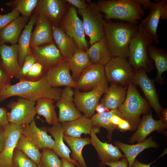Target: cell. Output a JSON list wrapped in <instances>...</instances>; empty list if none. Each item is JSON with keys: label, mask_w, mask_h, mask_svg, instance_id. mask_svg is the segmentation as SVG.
Wrapping results in <instances>:
<instances>
[{"label": "cell", "mask_w": 167, "mask_h": 167, "mask_svg": "<svg viewBox=\"0 0 167 167\" xmlns=\"http://www.w3.org/2000/svg\"><path fill=\"white\" fill-rule=\"evenodd\" d=\"M114 143L124 153L128 162V167H132V165L137 156L144 150L150 148H156L157 145L151 137L137 143L130 145L116 141Z\"/></svg>", "instance_id": "30"}, {"label": "cell", "mask_w": 167, "mask_h": 167, "mask_svg": "<svg viewBox=\"0 0 167 167\" xmlns=\"http://www.w3.org/2000/svg\"><path fill=\"white\" fill-rule=\"evenodd\" d=\"M86 52L92 64L105 66L113 57L108 49L105 35L91 45Z\"/></svg>", "instance_id": "29"}, {"label": "cell", "mask_w": 167, "mask_h": 167, "mask_svg": "<svg viewBox=\"0 0 167 167\" xmlns=\"http://www.w3.org/2000/svg\"><path fill=\"white\" fill-rule=\"evenodd\" d=\"M141 5L142 8L145 9L150 8L152 6L153 2L149 0H137Z\"/></svg>", "instance_id": "50"}, {"label": "cell", "mask_w": 167, "mask_h": 167, "mask_svg": "<svg viewBox=\"0 0 167 167\" xmlns=\"http://www.w3.org/2000/svg\"><path fill=\"white\" fill-rule=\"evenodd\" d=\"M118 128L123 131L127 130L131 131L133 130L131 123L126 120L122 119L118 126Z\"/></svg>", "instance_id": "48"}, {"label": "cell", "mask_w": 167, "mask_h": 167, "mask_svg": "<svg viewBox=\"0 0 167 167\" xmlns=\"http://www.w3.org/2000/svg\"><path fill=\"white\" fill-rule=\"evenodd\" d=\"M67 60L71 76L75 82L83 70L92 64L86 52L80 49L76 51Z\"/></svg>", "instance_id": "32"}, {"label": "cell", "mask_w": 167, "mask_h": 167, "mask_svg": "<svg viewBox=\"0 0 167 167\" xmlns=\"http://www.w3.org/2000/svg\"><path fill=\"white\" fill-rule=\"evenodd\" d=\"M138 29L136 24L127 22L105 21V35L108 49L113 57H128L129 45Z\"/></svg>", "instance_id": "2"}, {"label": "cell", "mask_w": 167, "mask_h": 167, "mask_svg": "<svg viewBox=\"0 0 167 167\" xmlns=\"http://www.w3.org/2000/svg\"><path fill=\"white\" fill-rule=\"evenodd\" d=\"M46 127H38L35 120L23 126L22 134L32 142L39 149L48 148L52 149L54 141L47 134Z\"/></svg>", "instance_id": "20"}, {"label": "cell", "mask_w": 167, "mask_h": 167, "mask_svg": "<svg viewBox=\"0 0 167 167\" xmlns=\"http://www.w3.org/2000/svg\"><path fill=\"white\" fill-rule=\"evenodd\" d=\"M61 160L62 167H77L74 164L64 158H61Z\"/></svg>", "instance_id": "54"}, {"label": "cell", "mask_w": 167, "mask_h": 167, "mask_svg": "<svg viewBox=\"0 0 167 167\" xmlns=\"http://www.w3.org/2000/svg\"><path fill=\"white\" fill-rule=\"evenodd\" d=\"M166 128L167 125L161 119L158 120L154 119L151 113L144 115L139 124L137 131L130 138L129 142L132 143L135 142L137 143L141 142L146 139L147 136L152 132Z\"/></svg>", "instance_id": "23"}, {"label": "cell", "mask_w": 167, "mask_h": 167, "mask_svg": "<svg viewBox=\"0 0 167 167\" xmlns=\"http://www.w3.org/2000/svg\"><path fill=\"white\" fill-rule=\"evenodd\" d=\"M149 56L154 62L157 71L156 79L160 80L162 74L167 71V56L165 51L152 45L147 47Z\"/></svg>", "instance_id": "36"}, {"label": "cell", "mask_w": 167, "mask_h": 167, "mask_svg": "<svg viewBox=\"0 0 167 167\" xmlns=\"http://www.w3.org/2000/svg\"><path fill=\"white\" fill-rule=\"evenodd\" d=\"M13 167H37V165L21 151L15 148L13 155Z\"/></svg>", "instance_id": "40"}, {"label": "cell", "mask_w": 167, "mask_h": 167, "mask_svg": "<svg viewBox=\"0 0 167 167\" xmlns=\"http://www.w3.org/2000/svg\"><path fill=\"white\" fill-rule=\"evenodd\" d=\"M62 90L51 87L45 75L35 81L22 79L15 84H8L3 88L0 92V102L15 96L34 102L41 97L49 98L57 101L60 99Z\"/></svg>", "instance_id": "1"}, {"label": "cell", "mask_w": 167, "mask_h": 167, "mask_svg": "<svg viewBox=\"0 0 167 167\" xmlns=\"http://www.w3.org/2000/svg\"><path fill=\"white\" fill-rule=\"evenodd\" d=\"M46 72L43 66L36 62L30 71L27 74L24 79L31 81H36L44 75Z\"/></svg>", "instance_id": "41"}, {"label": "cell", "mask_w": 167, "mask_h": 167, "mask_svg": "<svg viewBox=\"0 0 167 167\" xmlns=\"http://www.w3.org/2000/svg\"><path fill=\"white\" fill-rule=\"evenodd\" d=\"M128 85L125 100L118 109L123 119L128 121L134 129L138 125L140 115L148 112L149 105L131 82Z\"/></svg>", "instance_id": "4"}, {"label": "cell", "mask_w": 167, "mask_h": 167, "mask_svg": "<svg viewBox=\"0 0 167 167\" xmlns=\"http://www.w3.org/2000/svg\"><path fill=\"white\" fill-rule=\"evenodd\" d=\"M0 56L2 65L7 74L11 78L15 77L19 79V72L21 67L18 59V45H0Z\"/></svg>", "instance_id": "19"}, {"label": "cell", "mask_w": 167, "mask_h": 167, "mask_svg": "<svg viewBox=\"0 0 167 167\" xmlns=\"http://www.w3.org/2000/svg\"><path fill=\"white\" fill-rule=\"evenodd\" d=\"M161 113L162 117L161 119L163 122L167 125V108H162Z\"/></svg>", "instance_id": "56"}, {"label": "cell", "mask_w": 167, "mask_h": 167, "mask_svg": "<svg viewBox=\"0 0 167 167\" xmlns=\"http://www.w3.org/2000/svg\"><path fill=\"white\" fill-rule=\"evenodd\" d=\"M35 102L19 97L16 101H11L7 105L11 109L8 113L9 123L24 126L34 119L36 114Z\"/></svg>", "instance_id": "10"}, {"label": "cell", "mask_w": 167, "mask_h": 167, "mask_svg": "<svg viewBox=\"0 0 167 167\" xmlns=\"http://www.w3.org/2000/svg\"><path fill=\"white\" fill-rule=\"evenodd\" d=\"M61 28L74 39L79 49L85 51L87 50L88 43L85 39L83 22L78 16L75 7L71 6L67 10L62 20Z\"/></svg>", "instance_id": "9"}, {"label": "cell", "mask_w": 167, "mask_h": 167, "mask_svg": "<svg viewBox=\"0 0 167 167\" xmlns=\"http://www.w3.org/2000/svg\"><path fill=\"white\" fill-rule=\"evenodd\" d=\"M48 130L54 139V143L52 149L59 156L64 158L74 164L77 167H81L78 163L70 156L71 152L63 142V130L61 123L58 121L48 128Z\"/></svg>", "instance_id": "26"}, {"label": "cell", "mask_w": 167, "mask_h": 167, "mask_svg": "<svg viewBox=\"0 0 167 167\" xmlns=\"http://www.w3.org/2000/svg\"><path fill=\"white\" fill-rule=\"evenodd\" d=\"M95 111H96L97 113H99L109 112L110 111L109 109L101 103L98 104L97 105L96 107Z\"/></svg>", "instance_id": "52"}, {"label": "cell", "mask_w": 167, "mask_h": 167, "mask_svg": "<svg viewBox=\"0 0 167 167\" xmlns=\"http://www.w3.org/2000/svg\"><path fill=\"white\" fill-rule=\"evenodd\" d=\"M107 21L117 19L136 24L144 12L137 0H101L95 3Z\"/></svg>", "instance_id": "3"}, {"label": "cell", "mask_w": 167, "mask_h": 167, "mask_svg": "<svg viewBox=\"0 0 167 167\" xmlns=\"http://www.w3.org/2000/svg\"><path fill=\"white\" fill-rule=\"evenodd\" d=\"M16 148L21 151L37 165L40 163L41 152L40 149L22 133L18 140Z\"/></svg>", "instance_id": "37"}, {"label": "cell", "mask_w": 167, "mask_h": 167, "mask_svg": "<svg viewBox=\"0 0 167 167\" xmlns=\"http://www.w3.org/2000/svg\"><path fill=\"white\" fill-rule=\"evenodd\" d=\"M67 3L72 6L76 7L78 10H81L85 9L88 4L86 3L84 0H65Z\"/></svg>", "instance_id": "46"}, {"label": "cell", "mask_w": 167, "mask_h": 167, "mask_svg": "<svg viewBox=\"0 0 167 167\" xmlns=\"http://www.w3.org/2000/svg\"><path fill=\"white\" fill-rule=\"evenodd\" d=\"M36 62V59L32 54L26 57L19 72V80L25 79L26 75L31 70Z\"/></svg>", "instance_id": "42"}, {"label": "cell", "mask_w": 167, "mask_h": 167, "mask_svg": "<svg viewBox=\"0 0 167 167\" xmlns=\"http://www.w3.org/2000/svg\"><path fill=\"white\" fill-rule=\"evenodd\" d=\"M163 3V0L153 3L149 8V15L139 24L145 34L157 44L159 42L157 29L161 18Z\"/></svg>", "instance_id": "22"}, {"label": "cell", "mask_w": 167, "mask_h": 167, "mask_svg": "<svg viewBox=\"0 0 167 167\" xmlns=\"http://www.w3.org/2000/svg\"><path fill=\"white\" fill-rule=\"evenodd\" d=\"M105 91L101 88H97L87 92L74 91V101L77 109L84 115L90 118L94 114L96 108L101 97Z\"/></svg>", "instance_id": "11"}, {"label": "cell", "mask_w": 167, "mask_h": 167, "mask_svg": "<svg viewBox=\"0 0 167 167\" xmlns=\"http://www.w3.org/2000/svg\"><path fill=\"white\" fill-rule=\"evenodd\" d=\"M108 82L122 86H127L131 82L135 74L133 67L126 58L113 57L104 66Z\"/></svg>", "instance_id": "8"}, {"label": "cell", "mask_w": 167, "mask_h": 167, "mask_svg": "<svg viewBox=\"0 0 167 167\" xmlns=\"http://www.w3.org/2000/svg\"><path fill=\"white\" fill-rule=\"evenodd\" d=\"M61 124L64 135L75 137H81L82 134L90 135L94 126L91 119L84 115Z\"/></svg>", "instance_id": "27"}, {"label": "cell", "mask_w": 167, "mask_h": 167, "mask_svg": "<svg viewBox=\"0 0 167 167\" xmlns=\"http://www.w3.org/2000/svg\"><path fill=\"white\" fill-rule=\"evenodd\" d=\"M38 13H36L31 16L19 38L18 59L21 67L23 65L26 57L32 54L30 46L32 32L38 18Z\"/></svg>", "instance_id": "28"}, {"label": "cell", "mask_w": 167, "mask_h": 167, "mask_svg": "<svg viewBox=\"0 0 167 167\" xmlns=\"http://www.w3.org/2000/svg\"><path fill=\"white\" fill-rule=\"evenodd\" d=\"M55 101L48 97H41L36 101L35 106L36 114L42 116L45 121L50 125H54L58 122V118L55 110Z\"/></svg>", "instance_id": "34"}, {"label": "cell", "mask_w": 167, "mask_h": 167, "mask_svg": "<svg viewBox=\"0 0 167 167\" xmlns=\"http://www.w3.org/2000/svg\"><path fill=\"white\" fill-rule=\"evenodd\" d=\"M70 71L68 60L64 59L50 68L45 76L48 83L53 87L65 86L75 89V82Z\"/></svg>", "instance_id": "16"}, {"label": "cell", "mask_w": 167, "mask_h": 167, "mask_svg": "<svg viewBox=\"0 0 167 167\" xmlns=\"http://www.w3.org/2000/svg\"><path fill=\"white\" fill-rule=\"evenodd\" d=\"M38 1V0H17L8 2L6 5L19 11L22 15L29 17Z\"/></svg>", "instance_id": "38"}, {"label": "cell", "mask_w": 167, "mask_h": 167, "mask_svg": "<svg viewBox=\"0 0 167 167\" xmlns=\"http://www.w3.org/2000/svg\"><path fill=\"white\" fill-rule=\"evenodd\" d=\"M36 26L32 33L30 46L32 48L47 43H54L52 26L44 15L38 13Z\"/></svg>", "instance_id": "21"}, {"label": "cell", "mask_w": 167, "mask_h": 167, "mask_svg": "<svg viewBox=\"0 0 167 167\" xmlns=\"http://www.w3.org/2000/svg\"><path fill=\"white\" fill-rule=\"evenodd\" d=\"M131 82L139 86L150 105L160 116L162 108L159 103L154 81L148 77L146 71L142 68L137 70L135 73Z\"/></svg>", "instance_id": "15"}, {"label": "cell", "mask_w": 167, "mask_h": 167, "mask_svg": "<svg viewBox=\"0 0 167 167\" xmlns=\"http://www.w3.org/2000/svg\"></svg>", "instance_id": "60"}, {"label": "cell", "mask_w": 167, "mask_h": 167, "mask_svg": "<svg viewBox=\"0 0 167 167\" xmlns=\"http://www.w3.org/2000/svg\"><path fill=\"white\" fill-rule=\"evenodd\" d=\"M67 3L65 0H39L38 13L45 16L52 26H57L66 12Z\"/></svg>", "instance_id": "18"}, {"label": "cell", "mask_w": 167, "mask_h": 167, "mask_svg": "<svg viewBox=\"0 0 167 167\" xmlns=\"http://www.w3.org/2000/svg\"><path fill=\"white\" fill-rule=\"evenodd\" d=\"M104 66L92 64L85 69L75 82V89L87 92L101 88L106 92L109 88Z\"/></svg>", "instance_id": "7"}, {"label": "cell", "mask_w": 167, "mask_h": 167, "mask_svg": "<svg viewBox=\"0 0 167 167\" xmlns=\"http://www.w3.org/2000/svg\"><path fill=\"white\" fill-rule=\"evenodd\" d=\"M114 115H117L123 119L122 113L118 109H111L109 112L94 114L90 118L94 126L102 127L107 130V137L109 141L111 139L113 131L118 128L117 126L113 124L110 122V119Z\"/></svg>", "instance_id": "35"}, {"label": "cell", "mask_w": 167, "mask_h": 167, "mask_svg": "<svg viewBox=\"0 0 167 167\" xmlns=\"http://www.w3.org/2000/svg\"><path fill=\"white\" fill-rule=\"evenodd\" d=\"M23 126L9 123L3 128L5 143L3 149L0 153V161L2 167H13L14 152L22 133Z\"/></svg>", "instance_id": "12"}, {"label": "cell", "mask_w": 167, "mask_h": 167, "mask_svg": "<svg viewBox=\"0 0 167 167\" xmlns=\"http://www.w3.org/2000/svg\"><path fill=\"white\" fill-rule=\"evenodd\" d=\"M37 167H44L40 163L38 164L37 165Z\"/></svg>", "instance_id": "57"}, {"label": "cell", "mask_w": 167, "mask_h": 167, "mask_svg": "<svg viewBox=\"0 0 167 167\" xmlns=\"http://www.w3.org/2000/svg\"><path fill=\"white\" fill-rule=\"evenodd\" d=\"M105 165L110 167H128V162L126 158L125 157L117 161L106 163Z\"/></svg>", "instance_id": "47"}, {"label": "cell", "mask_w": 167, "mask_h": 167, "mask_svg": "<svg viewBox=\"0 0 167 167\" xmlns=\"http://www.w3.org/2000/svg\"><path fill=\"white\" fill-rule=\"evenodd\" d=\"M12 78L6 73L0 62V92L6 84H10Z\"/></svg>", "instance_id": "44"}, {"label": "cell", "mask_w": 167, "mask_h": 167, "mask_svg": "<svg viewBox=\"0 0 167 167\" xmlns=\"http://www.w3.org/2000/svg\"><path fill=\"white\" fill-rule=\"evenodd\" d=\"M29 19V17L19 16L3 28L0 31V45L6 42L16 44Z\"/></svg>", "instance_id": "25"}, {"label": "cell", "mask_w": 167, "mask_h": 167, "mask_svg": "<svg viewBox=\"0 0 167 167\" xmlns=\"http://www.w3.org/2000/svg\"><path fill=\"white\" fill-rule=\"evenodd\" d=\"M20 12L18 10L13 9L7 14L0 15V31L12 21L19 16Z\"/></svg>", "instance_id": "43"}, {"label": "cell", "mask_w": 167, "mask_h": 167, "mask_svg": "<svg viewBox=\"0 0 167 167\" xmlns=\"http://www.w3.org/2000/svg\"><path fill=\"white\" fill-rule=\"evenodd\" d=\"M152 163L148 164L143 163L137 160H135L133 162L132 167H150V165Z\"/></svg>", "instance_id": "55"}, {"label": "cell", "mask_w": 167, "mask_h": 167, "mask_svg": "<svg viewBox=\"0 0 167 167\" xmlns=\"http://www.w3.org/2000/svg\"><path fill=\"white\" fill-rule=\"evenodd\" d=\"M41 150L40 163L44 167H62L61 160L52 149Z\"/></svg>", "instance_id": "39"}, {"label": "cell", "mask_w": 167, "mask_h": 167, "mask_svg": "<svg viewBox=\"0 0 167 167\" xmlns=\"http://www.w3.org/2000/svg\"><path fill=\"white\" fill-rule=\"evenodd\" d=\"M52 35L60 54L64 58L69 59L79 49L74 39L61 28L52 26Z\"/></svg>", "instance_id": "24"}, {"label": "cell", "mask_w": 167, "mask_h": 167, "mask_svg": "<svg viewBox=\"0 0 167 167\" xmlns=\"http://www.w3.org/2000/svg\"><path fill=\"white\" fill-rule=\"evenodd\" d=\"M74 95L73 88L65 87L57 101L55 105L59 109L58 121L61 123L75 120L82 116L74 102Z\"/></svg>", "instance_id": "14"}, {"label": "cell", "mask_w": 167, "mask_h": 167, "mask_svg": "<svg viewBox=\"0 0 167 167\" xmlns=\"http://www.w3.org/2000/svg\"><path fill=\"white\" fill-rule=\"evenodd\" d=\"M5 143L3 128H0V153L3 151Z\"/></svg>", "instance_id": "51"}, {"label": "cell", "mask_w": 167, "mask_h": 167, "mask_svg": "<svg viewBox=\"0 0 167 167\" xmlns=\"http://www.w3.org/2000/svg\"><path fill=\"white\" fill-rule=\"evenodd\" d=\"M88 2L85 9L78 10V11L82 17L85 33L89 37V43L91 46L105 35L104 25L106 21L95 3Z\"/></svg>", "instance_id": "6"}, {"label": "cell", "mask_w": 167, "mask_h": 167, "mask_svg": "<svg viewBox=\"0 0 167 167\" xmlns=\"http://www.w3.org/2000/svg\"><path fill=\"white\" fill-rule=\"evenodd\" d=\"M161 18L164 19H167V1L166 0H163Z\"/></svg>", "instance_id": "49"}, {"label": "cell", "mask_w": 167, "mask_h": 167, "mask_svg": "<svg viewBox=\"0 0 167 167\" xmlns=\"http://www.w3.org/2000/svg\"><path fill=\"white\" fill-rule=\"evenodd\" d=\"M152 41L139 25L137 33L130 43L128 56L129 63L137 71L142 68L146 71L151 67L147 47Z\"/></svg>", "instance_id": "5"}, {"label": "cell", "mask_w": 167, "mask_h": 167, "mask_svg": "<svg viewBox=\"0 0 167 167\" xmlns=\"http://www.w3.org/2000/svg\"><path fill=\"white\" fill-rule=\"evenodd\" d=\"M7 110L4 107H0V128H3L8 123Z\"/></svg>", "instance_id": "45"}, {"label": "cell", "mask_w": 167, "mask_h": 167, "mask_svg": "<svg viewBox=\"0 0 167 167\" xmlns=\"http://www.w3.org/2000/svg\"><path fill=\"white\" fill-rule=\"evenodd\" d=\"M127 86L112 83L101 99V103L109 109H118L124 102L126 96Z\"/></svg>", "instance_id": "31"}, {"label": "cell", "mask_w": 167, "mask_h": 167, "mask_svg": "<svg viewBox=\"0 0 167 167\" xmlns=\"http://www.w3.org/2000/svg\"><path fill=\"white\" fill-rule=\"evenodd\" d=\"M32 54L36 62L41 64L47 72L64 58L61 55L58 47L54 43L33 48Z\"/></svg>", "instance_id": "17"}, {"label": "cell", "mask_w": 167, "mask_h": 167, "mask_svg": "<svg viewBox=\"0 0 167 167\" xmlns=\"http://www.w3.org/2000/svg\"><path fill=\"white\" fill-rule=\"evenodd\" d=\"M63 140L72 151L71 159L77 162L81 167H88L83 156L82 151L84 146L90 144V138L75 137L64 135Z\"/></svg>", "instance_id": "33"}, {"label": "cell", "mask_w": 167, "mask_h": 167, "mask_svg": "<svg viewBox=\"0 0 167 167\" xmlns=\"http://www.w3.org/2000/svg\"><path fill=\"white\" fill-rule=\"evenodd\" d=\"M99 128L94 126L90 135V144L97 152L101 165H104L106 163L117 161L126 157L117 147L112 143L103 142L100 140L96 135V133L100 131Z\"/></svg>", "instance_id": "13"}, {"label": "cell", "mask_w": 167, "mask_h": 167, "mask_svg": "<svg viewBox=\"0 0 167 167\" xmlns=\"http://www.w3.org/2000/svg\"><path fill=\"white\" fill-rule=\"evenodd\" d=\"M0 167H2V165H1V162H0Z\"/></svg>", "instance_id": "58"}, {"label": "cell", "mask_w": 167, "mask_h": 167, "mask_svg": "<svg viewBox=\"0 0 167 167\" xmlns=\"http://www.w3.org/2000/svg\"><path fill=\"white\" fill-rule=\"evenodd\" d=\"M123 119L116 115H113L110 119V122L113 125L117 126Z\"/></svg>", "instance_id": "53"}, {"label": "cell", "mask_w": 167, "mask_h": 167, "mask_svg": "<svg viewBox=\"0 0 167 167\" xmlns=\"http://www.w3.org/2000/svg\"><path fill=\"white\" fill-rule=\"evenodd\" d=\"M1 62V58H0V62Z\"/></svg>", "instance_id": "59"}]
</instances>
